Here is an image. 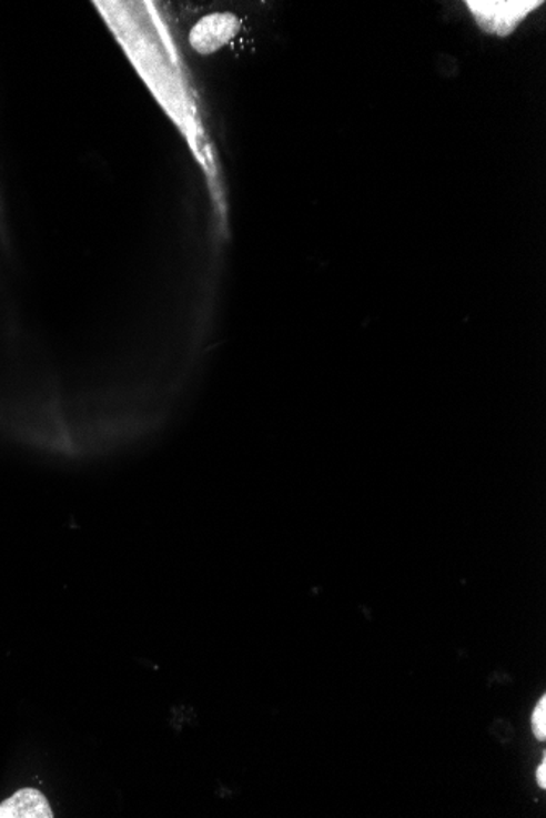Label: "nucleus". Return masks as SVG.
Here are the masks:
<instances>
[{
  "label": "nucleus",
  "instance_id": "nucleus-5",
  "mask_svg": "<svg viewBox=\"0 0 546 818\" xmlns=\"http://www.w3.org/2000/svg\"><path fill=\"white\" fill-rule=\"evenodd\" d=\"M537 779H538V785H540L542 788H545L546 786V761L545 760L542 761L540 768H538Z\"/></svg>",
  "mask_w": 546,
  "mask_h": 818
},
{
  "label": "nucleus",
  "instance_id": "nucleus-1",
  "mask_svg": "<svg viewBox=\"0 0 546 818\" xmlns=\"http://www.w3.org/2000/svg\"><path fill=\"white\" fill-rule=\"evenodd\" d=\"M240 19L230 12H214L203 17L190 31V47L196 53L213 54L221 48L226 47L237 31H240Z\"/></svg>",
  "mask_w": 546,
  "mask_h": 818
},
{
  "label": "nucleus",
  "instance_id": "nucleus-2",
  "mask_svg": "<svg viewBox=\"0 0 546 818\" xmlns=\"http://www.w3.org/2000/svg\"><path fill=\"white\" fill-rule=\"evenodd\" d=\"M53 809L41 790L23 788L0 804V818H53Z\"/></svg>",
  "mask_w": 546,
  "mask_h": 818
},
{
  "label": "nucleus",
  "instance_id": "nucleus-3",
  "mask_svg": "<svg viewBox=\"0 0 546 818\" xmlns=\"http://www.w3.org/2000/svg\"><path fill=\"white\" fill-rule=\"evenodd\" d=\"M478 9L485 12L499 13V23L496 26L494 33L506 34L516 27V23L524 19L528 10L534 9L535 2H473Z\"/></svg>",
  "mask_w": 546,
  "mask_h": 818
},
{
  "label": "nucleus",
  "instance_id": "nucleus-4",
  "mask_svg": "<svg viewBox=\"0 0 546 818\" xmlns=\"http://www.w3.org/2000/svg\"><path fill=\"white\" fill-rule=\"evenodd\" d=\"M532 729L538 740H545L546 737V699L542 698L538 706L535 707L534 716H532Z\"/></svg>",
  "mask_w": 546,
  "mask_h": 818
}]
</instances>
